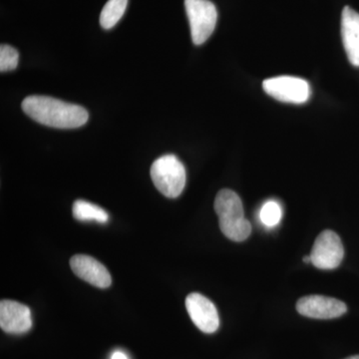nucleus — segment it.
Segmentation results:
<instances>
[{
    "label": "nucleus",
    "instance_id": "1",
    "mask_svg": "<svg viewBox=\"0 0 359 359\" xmlns=\"http://www.w3.org/2000/svg\"><path fill=\"white\" fill-rule=\"evenodd\" d=\"M21 107L34 121L52 128H79L89 118L88 112L81 106L48 96H28Z\"/></svg>",
    "mask_w": 359,
    "mask_h": 359
},
{
    "label": "nucleus",
    "instance_id": "2",
    "mask_svg": "<svg viewBox=\"0 0 359 359\" xmlns=\"http://www.w3.org/2000/svg\"><path fill=\"white\" fill-rule=\"evenodd\" d=\"M222 233L233 242H244L252 233V224L245 218L244 205L237 193L229 189L219 191L215 200Z\"/></svg>",
    "mask_w": 359,
    "mask_h": 359
},
{
    "label": "nucleus",
    "instance_id": "3",
    "mask_svg": "<svg viewBox=\"0 0 359 359\" xmlns=\"http://www.w3.org/2000/svg\"><path fill=\"white\" fill-rule=\"evenodd\" d=\"M150 173L156 188L170 199L178 198L185 188L186 169L175 155L158 158L151 166Z\"/></svg>",
    "mask_w": 359,
    "mask_h": 359
},
{
    "label": "nucleus",
    "instance_id": "4",
    "mask_svg": "<svg viewBox=\"0 0 359 359\" xmlns=\"http://www.w3.org/2000/svg\"><path fill=\"white\" fill-rule=\"evenodd\" d=\"M185 7L194 44L205 43L216 27V6L210 0H185Z\"/></svg>",
    "mask_w": 359,
    "mask_h": 359
},
{
    "label": "nucleus",
    "instance_id": "5",
    "mask_svg": "<svg viewBox=\"0 0 359 359\" xmlns=\"http://www.w3.org/2000/svg\"><path fill=\"white\" fill-rule=\"evenodd\" d=\"M268 95L280 102L304 104L311 97V86L306 80L294 76L269 78L263 82Z\"/></svg>",
    "mask_w": 359,
    "mask_h": 359
},
{
    "label": "nucleus",
    "instance_id": "6",
    "mask_svg": "<svg viewBox=\"0 0 359 359\" xmlns=\"http://www.w3.org/2000/svg\"><path fill=\"white\" fill-rule=\"evenodd\" d=\"M311 264L320 269H334L344 256L341 240L334 231H323L316 238L311 255Z\"/></svg>",
    "mask_w": 359,
    "mask_h": 359
},
{
    "label": "nucleus",
    "instance_id": "7",
    "mask_svg": "<svg viewBox=\"0 0 359 359\" xmlns=\"http://www.w3.org/2000/svg\"><path fill=\"white\" fill-rule=\"evenodd\" d=\"M297 311L306 318L316 320H332L339 318L347 311L346 304L334 297L325 295H306L299 299Z\"/></svg>",
    "mask_w": 359,
    "mask_h": 359
},
{
    "label": "nucleus",
    "instance_id": "8",
    "mask_svg": "<svg viewBox=\"0 0 359 359\" xmlns=\"http://www.w3.org/2000/svg\"><path fill=\"white\" fill-rule=\"evenodd\" d=\"M186 309L196 325L205 334H214L219 327V318L216 306L209 299L197 292L187 297Z\"/></svg>",
    "mask_w": 359,
    "mask_h": 359
},
{
    "label": "nucleus",
    "instance_id": "9",
    "mask_svg": "<svg viewBox=\"0 0 359 359\" xmlns=\"http://www.w3.org/2000/svg\"><path fill=\"white\" fill-rule=\"evenodd\" d=\"M0 327L6 334H26L32 327V311L20 302L4 299L0 302Z\"/></svg>",
    "mask_w": 359,
    "mask_h": 359
},
{
    "label": "nucleus",
    "instance_id": "10",
    "mask_svg": "<svg viewBox=\"0 0 359 359\" xmlns=\"http://www.w3.org/2000/svg\"><path fill=\"white\" fill-rule=\"evenodd\" d=\"M70 266L78 278L99 289H107L112 283L108 269L100 262L87 255L71 257Z\"/></svg>",
    "mask_w": 359,
    "mask_h": 359
},
{
    "label": "nucleus",
    "instance_id": "11",
    "mask_svg": "<svg viewBox=\"0 0 359 359\" xmlns=\"http://www.w3.org/2000/svg\"><path fill=\"white\" fill-rule=\"evenodd\" d=\"M341 36L349 62L359 67V13L348 6L342 11Z\"/></svg>",
    "mask_w": 359,
    "mask_h": 359
},
{
    "label": "nucleus",
    "instance_id": "12",
    "mask_svg": "<svg viewBox=\"0 0 359 359\" xmlns=\"http://www.w3.org/2000/svg\"><path fill=\"white\" fill-rule=\"evenodd\" d=\"M73 216L78 221H95L105 224L109 221V215L102 208L84 200L75 201L73 205Z\"/></svg>",
    "mask_w": 359,
    "mask_h": 359
},
{
    "label": "nucleus",
    "instance_id": "13",
    "mask_svg": "<svg viewBox=\"0 0 359 359\" xmlns=\"http://www.w3.org/2000/svg\"><path fill=\"white\" fill-rule=\"evenodd\" d=\"M128 0H108L100 15V25L104 29H111L121 20L126 11Z\"/></svg>",
    "mask_w": 359,
    "mask_h": 359
},
{
    "label": "nucleus",
    "instance_id": "14",
    "mask_svg": "<svg viewBox=\"0 0 359 359\" xmlns=\"http://www.w3.org/2000/svg\"><path fill=\"white\" fill-rule=\"evenodd\" d=\"M282 207L276 201H268L262 207L259 212V219L262 223L266 226H275L280 223L282 219Z\"/></svg>",
    "mask_w": 359,
    "mask_h": 359
},
{
    "label": "nucleus",
    "instance_id": "15",
    "mask_svg": "<svg viewBox=\"0 0 359 359\" xmlns=\"http://www.w3.org/2000/svg\"><path fill=\"white\" fill-rule=\"evenodd\" d=\"M20 61V54L13 46L1 45L0 47V71L7 72L16 69Z\"/></svg>",
    "mask_w": 359,
    "mask_h": 359
},
{
    "label": "nucleus",
    "instance_id": "16",
    "mask_svg": "<svg viewBox=\"0 0 359 359\" xmlns=\"http://www.w3.org/2000/svg\"><path fill=\"white\" fill-rule=\"evenodd\" d=\"M111 359H128V358H127L126 354L122 353V351H116V353H113Z\"/></svg>",
    "mask_w": 359,
    "mask_h": 359
},
{
    "label": "nucleus",
    "instance_id": "17",
    "mask_svg": "<svg viewBox=\"0 0 359 359\" xmlns=\"http://www.w3.org/2000/svg\"><path fill=\"white\" fill-rule=\"evenodd\" d=\"M304 262L306 264H311V256H306L304 257Z\"/></svg>",
    "mask_w": 359,
    "mask_h": 359
},
{
    "label": "nucleus",
    "instance_id": "18",
    "mask_svg": "<svg viewBox=\"0 0 359 359\" xmlns=\"http://www.w3.org/2000/svg\"><path fill=\"white\" fill-rule=\"evenodd\" d=\"M346 359H359V355L351 356V358H347Z\"/></svg>",
    "mask_w": 359,
    "mask_h": 359
}]
</instances>
